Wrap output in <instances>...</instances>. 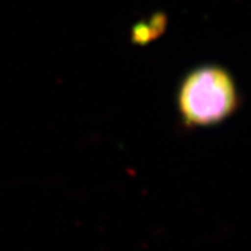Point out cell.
I'll return each instance as SVG.
<instances>
[{
  "mask_svg": "<svg viewBox=\"0 0 251 251\" xmlns=\"http://www.w3.org/2000/svg\"><path fill=\"white\" fill-rule=\"evenodd\" d=\"M165 28V17L155 16L148 21L140 23L133 28V41L137 44H145L161 35L162 29Z\"/></svg>",
  "mask_w": 251,
  "mask_h": 251,
  "instance_id": "cell-2",
  "label": "cell"
},
{
  "mask_svg": "<svg viewBox=\"0 0 251 251\" xmlns=\"http://www.w3.org/2000/svg\"><path fill=\"white\" fill-rule=\"evenodd\" d=\"M240 105L232 74L216 64H204L184 75L177 90V108L187 127H208L226 120Z\"/></svg>",
  "mask_w": 251,
  "mask_h": 251,
  "instance_id": "cell-1",
  "label": "cell"
}]
</instances>
